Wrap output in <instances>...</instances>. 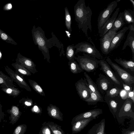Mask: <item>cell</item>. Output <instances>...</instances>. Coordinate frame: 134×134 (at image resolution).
<instances>
[{"label": "cell", "mask_w": 134, "mask_h": 134, "mask_svg": "<svg viewBox=\"0 0 134 134\" xmlns=\"http://www.w3.org/2000/svg\"><path fill=\"white\" fill-rule=\"evenodd\" d=\"M75 20L79 29L88 37V30L92 31L91 18L92 13L89 6H86L84 0H79L74 8Z\"/></svg>", "instance_id": "obj_1"}, {"label": "cell", "mask_w": 134, "mask_h": 134, "mask_svg": "<svg viewBox=\"0 0 134 134\" xmlns=\"http://www.w3.org/2000/svg\"><path fill=\"white\" fill-rule=\"evenodd\" d=\"M32 38L35 44L37 46L44 57V59L50 63L49 49L53 46L58 47L56 41L57 38L54 35L52 37L48 39L46 37L44 31L40 27H36L34 25L32 30Z\"/></svg>", "instance_id": "obj_2"}, {"label": "cell", "mask_w": 134, "mask_h": 134, "mask_svg": "<svg viewBox=\"0 0 134 134\" xmlns=\"http://www.w3.org/2000/svg\"><path fill=\"white\" fill-rule=\"evenodd\" d=\"M74 59L83 70L86 72H93L99 67L98 60L85 53L82 56H75Z\"/></svg>", "instance_id": "obj_3"}, {"label": "cell", "mask_w": 134, "mask_h": 134, "mask_svg": "<svg viewBox=\"0 0 134 134\" xmlns=\"http://www.w3.org/2000/svg\"><path fill=\"white\" fill-rule=\"evenodd\" d=\"M74 47L76 49L75 54L81 52L97 59L99 60L103 59V57L96 47L93 43L92 45L88 42H82L74 46Z\"/></svg>", "instance_id": "obj_4"}, {"label": "cell", "mask_w": 134, "mask_h": 134, "mask_svg": "<svg viewBox=\"0 0 134 134\" xmlns=\"http://www.w3.org/2000/svg\"><path fill=\"white\" fill-rule=\"evenodd\" d=\"M106 61L116 72L126 85L131 86L134 83V77L125 70L113 62L109 57Z\"/></svg>", "instance_id": "obj_5"}, {"label": "cell", "mask_w": 134, "mask_h": 134, "mask_svg": "<svg viewBox=\"0 0 134 134\" xmlns=\"http://www.w3.org/2000/svg\"><path fill=\"white\" fill-rule=\"evenodd\" d=\"M98 62L99 65L100 66V70L109 79V80L115 87L120 89L121 83L108 63L103 59L98 60Z\"/></svg>", "instance_id": "obj_6"}, {"label": "cell", "mask_w": 134, "mask_h": 134, "mask_svg": "<svg viewBox=\"0 0 134 134\" xmlns=\"http://www.w3.org/2000/svg\"><path fill=\"white\" fill-rule=\"evenodd\" d=\"M117 5V2L116 1H113L108 5L106 8L100 13L97 21L98 30L101 29L106 21L110 18Z\"/></svg>", "instance_id": "obj_7"}, {"label": "cell", "mask_w": 134, "mask_h": 134, "mask_svg": "<svg viewBox=\"0 0 134 134\" xmlns=\"http://www.w3.org/2000/svg\"><path fill=\"white\" fill-rule=\"evenodd\" d=\"M77 94L80 99L85 101L90 96V89L85 78H81L75 84Z\"/></svg>", "instance_id": "obj_8"}, {"label": "cell", "mask_w": 134, "mask_h": 134, "mask_svg": "<svg viewBox=\"0 0 134 134\" xmlns=\"http://www.w3.org/2000/svg\"><path fill=\"white\" fill-rule=\"evenodd\" d=\"M96 81V85L100 92L104 94L114 86L109 79L103 74L100 73Z\"/></svg>", "instance_id": "obj_9"}, {"label": "cell", "mask_w": 134, "mask_h": 134, "mask_svg": "<svg viewBox=\"0 0 134 134\" xmlns=\"http://www.w3.org/2000/svg\"><path fill=\"white\" fill-rule=\"evenodd\" d=\"M5 69L12 80L15 82L20 87L27 91H31V88L25 81L23 76L14 72L7 66L5 67Z\"/></svg>", "instance_id": "obj_10"}, {"label": "cell", "mask_w": 134, "mask_h": 134, "mask_svg": "<svg viewBox=\"0 0 134 134\" xmlns=\"http://www.w3.org/2000/svg\"><path fill=\"white\" fill-rule=\"evenodd\" d=\"M117 32L109 30L100 39V48L103 53L107 55L111 41Z\"/></svg>", "instance_id": "obj_11"}, {"label": "cell", "mask_w": 134, "mask_h": 134, "mask_svg": "<svg viewBox=\"0 0 134 134\" xmlns=\"http://www.w3.org/2000/svg\"><path fill=\"white\" fill-rule=\"evenodd\" d=\"M16 63L27 69L31 73L34 74L37 72L36 65L31 59L18 54Z\"/></svg>", "instance_id": "obj_12"}, {"label": "cell", "mask_w": 134, "mask_h": 134, "mask_svg": "<svg viewBox=\"0 0 134 134\" xmlns=\"http://www.w3.org/2000/svg\"><path fill=\"white\" fill-rule=\"evenodd\" d=\"M119 10V8H118L112 16L107 20L101 29L98 30V33L100 37H101L106 34L111 28L117 17Z\"/></svg>", "instance_id": "obj_13"}, {"label": "cell", "mask_w": 134, "mask_h": 134, "mask_svg": "<svg viewBox=\"0 0 134 134\" xmlns=\"http://www.w3.org/2000/svg\"><path fill=\"white\" fill-rule=\"evenodd\" d=\"M128 29V27H125L117 32L111 41L109 49V53L119 46L125 33Z\"/></svg>", "instance_id": "obj_14"}, {"label": "cell", "mask_w": 134, "mask_h": 134, "mask_svg": "<svg viewBox=\"0 0 134 134\" xmlns=\"http://www.w3.org/2000/svg\"><path fill=\"white\" fill-rule=\"evenodd\" d=\"M102 112V110L96 109L80 114L73 118L71 122V125L76 121L84 119L85 118L95 117L101 114Z\"/></svg>", "instance_id": "obj_15"}, {"label": "cell", "mask_w": 134, "mask_h": 134, "mask_svg": "<svg viewBox=\"0 0 134 134\" xmlns=\"http://www.w3.org/2000/svg\"><path fill=\"white\" fill-rule=\"evenodd\" d=\"M47 114L50 117L60 121L63 120V114L59 108L56 105L50 104L47 108Z\"/></svg>", "instance_id": "obj_16"}, {"label": "cell", "mask_w": 134, "mask_h": 134, "mask_svg": "<svg viewBox=\"0 0 134 134\" xmlns=\"http://www.w3.org/2000/svg\"><path fill=\"white\" fill-rule=\"evenodd\" d=\"M127 46H129L131 50L132 56V60L134 61V31L129 30L122 50L125 49Z\"/></svg>", "instance_id": "obj_17"}, {"label": "cell", "mask_w": 134, "mask_h": 134, "mask_svg": "<svg viewBox=\"0 0 134 134\" xmlns=\"http://www.w3.org/2000/svg\"><path fill=\"white\" fill-rule=\"evenodd\" d=\"M114 60L122 67L125 70H127L134 74V62L132 60H127L120 58L119 59L116 58Z\"/></svg>", "instance_id": "obj_18"}, {"label": "cell", "mask_w": 134, "mask_h": 134, "mask_svg": "<svg viewBox=\"0 0 134 134\" xmlns=\"http://www.w3.org/2000/svg\"><path fill=\"white\" fill-rule=\"evenodd\" d=\"M125 24L123 12H120L110 30L117 32Z\"/></svg>", "instance_id": "obj_19"}, {"label": "cell", "mask_w": 134, "mask_h": 134, "mask_svg": "<svg viewBox=\"0 0 134 134\" xmlns=\"http://www.w3.org/2000/svg\"><path fill=\"white\" fill-rule=\"evenodd\" d=\"M83 119L75 122L72 125V133L73 134L80 132L85 127L91 119Z\"/></svg>", "instance_id": "obj_20"}, {"label": "cell", "mask_w": 134, "mask_h": 134, "mask_svg": "<svg viewBox=\"0 0 134 134\" xmlns=\"http://www.w3.org/2000/svg\"><path fill=\"white\" fill-rule=\"evenodd\" d=\"M83 74L90 90L95 93L99 97L103 99V97L97 88L96 84L93 81L86 72H85Z\"/></svg>", "instance_id": "obj_21"}, {"label": "cell", "mask_w": 134, "mask_h": 134, "mask_svg": "<svg viewBox=\"0 0 134 134\" xmlns=\"http://www.w3.org/2000/svg\"><path fill=\"white\" fill-rule=\"evenodd\" d=\"M120 97L119 96L112 97L105 96L104 100L111 109L114 112H115L117 110L118 104V102L120 99Z\"/></svg>", "instance_id": "obj_22"}, {"label": "cell", "mask_w": 134, "mask_h": 134, "mask_svg": "<svg viewBox=\"0 0 134 134\" xmlns=\"http://www.w3.org/2000/svg\"><path fill=\"white\" fill-rule=\"evenodd\" d=\"M47 124L51 130L52 134H65V132L61 129V126L54 122L47 121Z\"/></svg>", "instance_id": "obj_23"}, {"label": "cell", "mask_w": 134, "mask_h": 134, "mask_svg": "<svg viewBox=\"0 0 134 134\" xmlns=\"http://www.w3.org/2000/svg\"><path fill=\"white\" fill-rule=\"evenodd\" d=\"M5 85L7 87H13V81L11 78L3 74L0 70V85Z\"/></svg>", "instance_id": "obj_24"}, {"label": "cell", "mask_w": 134, "mask_h": 134, "mask_svg": "<svg viewBox=\"0 0 134 134\" xmlns=\"http://www.w3.org/2000/svg\"><path fill=\"white\" fill-rule=\"evenodd\" d=\"M68 65L70 71L73 74L79 73L83 71L75 60L69 61Z\"/></svg>", "instance_id": "obj_25"}, {"label": "cell", "mask_w": 134, "mask_h": 134, "mask_svg": "<svg viewBox=\"0 0 134 134\" xmlns=\"http://www.w3.org/2000/svg\"><path fill=\"white\" fill-rule=\"evenodd\" d=\"M85 101L87 103L88 105H94L96 104L98 102H105L104 99L99 97L95 93L90 90V96Z\"/></svg>", "instance_id": "obj_26"}, {"label": "cell", "mask_w": 134, "mask_h": 134, "mask_svg": "<svg viewBox=\"0 0 134 134\" xmlns=\"http://www.w3.org/2000/svg\"><path fill=\"white\" fill-rule=\"evenodd\" d=\"M123 12L125 21L128 24H134V10L125 9Z\"/></svg>", "instance_id": "obj_27"}, {"label": "cell", "mask_w": 134, "mask_h": 134, "mask_svg": "<svg viewBox=\"0 0 134 134\" xmlns=\"http://www.w3.org/2000/svg\"><path fill=\"white\" fill-rule=\"evenodd\" d=\"M12 65L16 70L19 73V74L23 76H29L31 75V74L30 72L25 68L16 63H13Z\"/></svg>", "instance_id": "obj_28"}, {"label": "cell", "mask_w": 134, "mask_h": 134, "mask_svg": "<svg viewBox=\"0 0 134 134\" xmlns=\"http://www.w3.org/2000/svg\"><path fill=\"white\" fill-rule=\"evenodd\" d=\"M29 82L33 90L40 95L45 96V93L41 87L35 81L29 79Z\"/></svg>", "instance_id": "obj_29"}, {"label": "cell", "mask_w": 134, "mask_h": 134, "mask_svg": "<svg viewBox=\"0 0 134 134\" xmlns=\"http://www.w3.org/2000/svg\"><path fill=\"white\" fill-rule=\"evenodd\" d=\"M1 90L9 95L14 97L18 96L21 92V91L18 89L13 87L2 88Z\"/></svg>", "instance_id": "obj_30"}, {"label": "cell", "mask_w": 134, "mask_h": 134, "mask_svg": "<svg viewBox=\"0 0 134 134\" xmlns=\"http://www.w3.org/2000/svg\"><path fill=\"white\" fill-rule=\"evenodd\" d=\"M65 24L68 31L71 33L72 30L71 27V19L70 15L67 7L65 8Z\"/></svg>", "instance_id": "obj_31"}, {"label": "cell", "mask_w": 134, "mask_h": 134, "mask_svg": "<svg viewBox=\"0 0 134 134\" xmlns=\"http://www.w3.org/2000/svg\"><path fill=\"white\" fill-rule=\"evenodd\" d=\"M75 48L73 44L68 46L66 48V55L67 58L70 61L75 60Z\"/></svg>", "instance_id": "obj_32"}, {"label": "cell", "mask_w": 134, "mask_h": 134, "mask_svg": "<svg viewBox=\"0 0 134 134\" xmlns=\"http://www.w3.org/2000/svg\"><path fill=\"white\" fill-rule=\"evenodd\" d=\"M0 38L8 43L15 45L17 44V43L10 36L0 29Z\"/></svg>", "instance_id": "obj_33"}, {"label": "cell", "mask_w": 134, "mask_h": 134, "mask_svg": "<svg viewBox=\"0 0 134 134\" xmlns=\"http://www.w3.org/2000/svg\"><path fill=\"white\" fill-rule=\"evenodd\" d=\"M121 89L116 87H113L107 91L105 95L110 97H114L119 96Z\"/></svg>", "instance_id": "obj_34"}, {"label": "cell", "mask_w": 134, "mask_h": 134, "mask_svg": "<svg viewBox=\"0 0 134 134\" xmlns=\"http://www.w3.org/2000/svg\"><path fill=\"white\" fill-rule=\"evenodd\" d=\"M27 126L22 124L18 126L15 129L13 134H24L26 131Z\"/></svg>", "instance_id": "obj_35"}, {"label": "cell", "mask_w": 134, "mask_h": 134, "mask_svg": "<svg viewBox=\"0 0 134 134\" xmlns=\"http://www.w3.org/2000/svg\"><path fill=\"white\" fill-rule=\"evenodd\" d=\"M41 129L42 134H52L51 130L47 124V121L44 122L42 124Z\"/></svg>", "instance_id": "obj_36"}, {"label": "cell", "mask_w": 134, "mask_h": 134, "mask_svg": "<svg viewBox=\"0 0 134 134\" xmlns=\"http://www.w3.org/2000/svg\"><path fill=\"white\" fill-rule=\"evenodd\" d=\"M31 111L33 113L36 114H41L42 113V108L36 103H34L31 109Z\"/></svg>", "instance_id": "obj_37"}, {"label": "cell", "mask_w": 134, "mask_h": 134, "mask_svg": "<svg viewBox=\"0 0 134 134\" xmlns=\"http://www.w3.org/2000/svg\"><path fill=\"white\" fill-rule=\"evenodd\" d=\"M128 93L124 89H121L119 93V96L123 100H125L127 98Z\"/></svg>", "instance_id": "obj_38"}, {"label": "cell", "mask_w": 134, "mask_h": 134, "mask_svg": "<svg viewBox=\"0 0 134 134\" xmlns=\"http://www.w3.org/2000/svg\"><path fill=\"white\" fill-rule=\"evenodd\" d=\"M11 111L12 114L14 116H17L19 113V109L16 106H13Z\"/></svg>", "instance_id": "obj_39"}, {"label": "cell", "mask_w": 134, "mask_h": 134, "mask_svg": "<svg viewBox=\"0 0 134 134\" xmlns=\"http://www.w3.org/2000/svg\"><path fill=\"white\" fill-rule=\"evenodd\" d=\"M24 104L27 106H31L33 105V101L31 99L24 98L22 99Z\"/></svg>", "instance_id": "obj_40"}, {"label": "cell", "mask_w": 134, "mask_h": 134, "mask_svg": "<svg viewBox=\"0 0 134 134\" xmlns=\"http://www.w3.org/2000/svg\"><path fill=\"white\" fill-rule=\"evenodd\" d=\"M127 98L131 99L134 103V89L133 88L132 91L129 92L128 93Z\"/></svg>", "instance_id": "obj_41"}, {"label": "cell", "mask_w": 134, "mask_h": 134, "mask_svg": "<svg viewBox=\"0 0 134 134\" xmlns=\"http://www.w3.org/2000/svg\"><path fill=\"white\" fill-rule=\"evenodd\" d=\"M122 84L124 89L128 93L132 90V88L131 86L126 85L123 83H122Z\"/></svg>", "instance_id": "obj_42"}, {"label": "cell", "mask_w": 134, "mask_h": 134, "mask_svg": "<svg viewBox=\"0 0 134 134\" xmlns=\"http://www.w3.org/2000/svg\"><path fill=\"white\" fill-rule=\"evenodd\" d=\"M12 7V4L10 3H8L4 6L3 9L4 10H11Z\"/></svg>", "instance_id": "obj_43"}, {"label": "cell", "mask_w": 134, "mask_h": 134, "mask_svg": "<svg viewBox=\"0 0 134 134\" xmlns=\"http://www.w3.org/2000/svg\"><path fill=\"white\" fill-rule=\"evenodd\" d=\"M132 4L133 9H134V1L133 0H129Z\"/></svg>", "instance_id": "obj_44"}, {"label": "cell", "mask_w": 134, "mask_h": 134, "mask_svg": "<svg viewBox=\"0 0 134 134\" xmlns=\"http://www.w3.org/2000/svg\"><path fill=\"white\" fill-rule=\"evenodd\" d=\"M2 53L0 51V60L2 59Z\"/></svg>", "instance_id": "obj_45"}, {"label": "cell", "mask_w": 134, "mask_h": 134, "mask_svg": "<svg viewBox=\"0 0 134 134\" xmlns=\"http://www.w3.org/2000/svg\"><path fill=\"white\" fill-rule=\"evenodd\" d=\"M38 134H42V131H41V129H40V130L39 132L38 133Z\"/></svg>", "instance_id": "obj_46"}, {"label": "cell", "mask_w": 134, "mask_h": 134, "mask_svg": "<svg viewBox=\"0 0 134 134\" xmlns=\"http://www.w3.org/2000/svg\"><path fill=\"white\" fill-rule=\"evenodd\" d=\"M97 134H103V133L101 132H98Z\"/></svg>", "instance_id": "obj_47"}, {"label": "cell", "mask_w": 134, "mask_h": 134, "mask_svg": "<svg viewBox=\"0 0 134 134\" xmlns=\"http://www.w3.org/2000/svg\"><path fill=\"white\" fill-rule=\"evenodd\" d=\"M130 134H134V131H133L131 133H130Z\"/></svg>", "instance_id": "obj_48"}, {"label": "cell", "mask_w": 134, "mask_h": 134, "mask_svg": "<svg viewBox=\"0 0 134 134\" xmlns=\"http://www.w3.org/2000/svg\"><path fill=\"white\" fill-rule=\"evenodd\" d=\"M120 1H121V0H117L116 1L118 3V2H119Z\"/></svg>", "instance_id": "obj_49"}, {"label": "cell", "mask_w": 134, "mask_h": 134, "mask_svg": "<svg viewBox=\"0 0 134 134\" xmlns=\"http://www.w3.org/2000/svg\"><path fill=\"white\" fill-rule=\"evenodd\" d=\"M66 134H69V133H66Z\"/></svg>", "instance_id": "obj_50"}]
</instances>
